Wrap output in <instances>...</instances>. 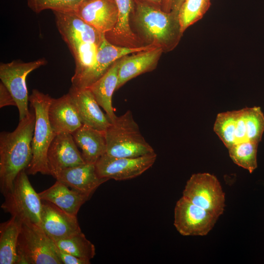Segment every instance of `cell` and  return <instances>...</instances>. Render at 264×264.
I'll return each mask as SVG.
<instances>
[{"label": "cell", "instance_id": "1", "mask_svg": "<svg viewBox=\"0 0 264 264\" xmlns=\"http://www.w3.org/2000/svg\"><path fill=\"white\" fill-rule=\"evenodd\" d=\"M35 121L32 109L26 117L19 120L14 131L0 133V191L3 196L12 189L17 175L32 160Z\"/></svg>", "mask_w": 264, "mask_h": 264}, {"label": "cell", "instance_id": "2", "mask_svg": "<svg viewBox=\"0 0 264 264\" xmlns=\"http://www.w3.org/2000/svg\"><path fill=\"white\" fill-rule=\"evenodd\" d=\"M214 131L227 149L245 141L259 143L264 132V115L259 107L221 112Z\"/></svg>", "mask_w": 264, "mask_h": 264}, {"label": "cell", "instance_id": "3", "mask_svg": "<svg viewBox=\"0 0 264 264\" xmlns=\"http://www.w3.org/2000/svg\"><path fill=\"white\" fill-rule=\"evenodd\" d=\"M52 98L34 89L29 96V102L34 110L36 121L32 142V159L25 170L28 175L37 173L51 175L47 162L49 146L57 134L50 125L48 110Z\"/></svg>", "mask_w": 264, "mask_h": 264}, {"label": "cell", "instance_id": "4", "mask_svg": "<svg viewBox=\"0 0 264 264\" xmlns=\"http://www.w3.org/2000/svg\"><path fill=\"white\" fill-rule=\"evenodd\" d=\"M107 154L117 157H137L154 153L142 135L132 112L127 110L111 123L105 132Z\"/></svg>", "mask_w": 264, "mask_h": 264}, {"label": "cell", "instance_id": "5", "mask_svg": "<svg viewBox=\"0 0 264 264\" xmlns=\"http://www.w3.org/2000/svg\"><path fill=\"white\" fill-rule=\"evenodd\" d=\"M135 21L152 44L161 47L175 46L182 33L177 18L171 12L139 0H133Z\"/></svg>", "mask_w": 264, "mask_h": 264}, {"label": "cell", "instance_id": "6", "mask_svg": "<svg viewBox=\"0 0 264 264\" xmlns=\"http://www.w3.org/2000/svg\"><path fill=\"white\" fill-rule=\"evenodd\" d=\"M55 244L39 225L22 222L17 247L16 264H62Z\"/></svg>", "mask_w": 264, "mask_h": 264}, {"label": "cell", "instance_id": "7", "mask_svg": "<svg viewBox=\"0 0 264 264\" xmlns=\"http://www.w3.org/2000/svg\"><path fill=\"white\" fill-rule=\"evenodd\" d=\"M27 175L25 170L19 173L12 189L4 196V200L1 208L22 222H29L41 226L42 199Z\"/></svg>", "mask_w": 264, "mask_h": 264}, {"label": "cell", "instance_id": "8", "mask_svg": "<svg viewBox=\"0 0 264 264\" xmlns=\"http://www.w3.org/2000/svg\"><path fill=\"white\" fill-rule=\"evenodd\" d=\"M182 196L218 218L223 212L224 193L217 178L210 174L192 175L187 181Z\"/></svg>", "mask_w": 264, "mask_h": 264}, {"label": "cell", "instance_id": "9", "mask_svg": "<svg viewBox=\"0 0 264 264\" xmlns=\"http://www.w3.org/2000/svg\"><path fill=\"white\" fill-rule=\"evenodd\" d=\"M44 58L29 62L14 60L0 65V79L12 95L19 113V120L26 117L30 113L28 109L29 96L26 78L32 71L46 64Z\"/></svg>", "mask_w": 264, "mask_h": 264}, {"label": "cell", "instance_id": "10", "mask_svg": "<svg viewBox=\"0 0 264 264\" xmlns=\"http://www.w3.org/2000/svg\"><path fill=\"white\" fill-rule=\"evenodd\" d=\"M156 157L155 152L137 157H117L105 154L95 166L100 177L124 180L141 175L153 165Z\"/></svg>", "mask_w": 264, "mask_h": 264}, {"label": "cell", "instance_id": "11", "mask_svg": "<svg viewBox=\"0 0 264 264\" xmlns=\"http://www.w3.org/2000/svg\"><path fill=\"white\" fill-rule=\"evenodd\" d=\"M218 218L183 196L175 207L174 225L183 236L206 235Z\"/></svg>", "mask_w": 264, "mask_h": 264}, {"label": "cell", "instance_id": "12", "mask_svg": "<svg viewBox=\"0 0 264 264\" xmlns=\"http://www.w3.org/2000/svg\"><path fill=\"white\" fill-rule=\"evenodd\" d=\"M156 45L151 44L146 46H119L112 44L106 38L105 35L103 34L98 46L95 66L83 78L77 87L74 88L82 89L89 88L100 79L111 66L120 58L131 53L151 49Z\"/></svg>", "mask_w": 264, "mask_h": 264}, {"label": "cell", "instance_id": "13", "mask_svg": "<svg viewBox=\"0 0 264 264\" xmlns=\"http://www.w3.org/2000/svg\"><path fill=\"white\" fill-rule=\"evenodd\" d=\"M58 30L69 48L81 43L99 44L102 36L73 12L53 11Z\"/></svg>", "mask_w": 264, "mask_h": 264}, {"label": "cell", "instance_id": "14", "mask_svg": "<svg viewBox=\"0 0 264 264\" xmlns=\"http://www.w3.org/2000/svg\"><path fill=\"white\" fill-rule=\"evenodd\" d=\"M47 162L51 176L62 170L86 163L71 133L57 134L47 152Z\"/></svg>", "mask_w": 264, "mask_h": 264}, {"label": "cell", "instance_id": "15", "mask_svg": "<svg viewBox=\"0 0 264 264\" xmlns=\"http://www.w3.org/2000/svg\"><path fill=\"white\" fill-rule=\"evenodd\" d=\"M73 12L104 34L113 29L118 19L114 0H85Z\"/></svg>", "mask_w": 264, "mask_h": 264}, {"label": "cell", "instance_id": "16", "mask_svg": "<svg viewBox=\"0 0 264 264\" xmlns=\"http://www.w3.org/2000/svg\"><path fill=\"white\" fill-rule=\"evenodd\" d=\"M45 201L42 206L41 226L52 240L65 238L82 231L77 216Z\"/></svg>", "mask_w": 264, "mask_h": 264}, {"label": "cell", "instance_id": "17", "mask_svg": "<svg viewBox=\"0 0 264 264\" xmlns=\"http://www.w3.org/2000/svg\"><path fill=\"white\" fill-rule=\"evenodd\" d=\"M68 187L89 197L102 184L109 180L97 175L95 164H85L66 168L53 176Z\"/></svg>", "mask_w": 264, "mask_h": 264}, {"label": "cell", "instance_id": "18", "mask_svg": "<svg viewBox=\"0 0 264 264\" xmlns=\"http://www.w3.org/2000/svg\"><path fill=\"white\" fill-rule=\"evenodd\" d=\"M68 92L78 110L83 124L105 132L111 124L89 88L78 89L71 87Z\"/></svg>", "mask_w": 264, "mask_h": 264}, {"label": "cell", "instance_id": "19", "mask_svg": "<svg viewBox=\"0 0 264 264\" xmlns=\"http://www.w3.org/2000/svg\"><path fill=\"white\" fill-rule=\"evenodd\" d=\"M48 115L51 127L57 134L72 133L83 123L69 92L58 98H53Z\"/></svg>", "mask_w": 264, "mask_h": 264}, {"label": "cell", "instance_id": "20", "mask_svg": "<svg viewBox=\"0 0 264 264\" xmlns=\"http://www.w3.org/2000/svg\"><path fill=\"white\" fill-rule=\"evenodd\" d=\"M162 49L156 45L120 60L117 89L131 79L151 69L160 56Z\"/></svg>", "mask_w": 264, "mask_h": 264}, {"label": "cell", "instance_id": "21", "mask_svg": "<svg viewBox=\"0 0 264 264\" xmlns=\"http://www.w3.org/2000/svg\"><path fill=\"white\" fill-rule=\"evenodd\" d=\"M69 188L56 180L53 185L38 194L42 200L52 203L67 213L77 216L81 207L90 197Z\"/></svg>", "mask_w": 264, "mask_h": 264}, {"label": "cell", "instance_id": "22", "mask_svg": "<svg viewBox=\"0 0 264 264\" xmlns=\"http://www.w3.org/2000/svg\"><path fill=\"white\" fill-rule=\"evenodd\" d=\"M71 134L77 147L81 149L82 156L86 163L95 164L106 153L104 132L83 124Z\"/></svg>", "mask_w": 264, "mask_h": 264}, {"label": "cell", "instance_id": "23", "mask_svg": "<svg viewBox=\"0 0 264 264\" xmlns=\"http://www.w3.org/2000/svg\"><path fill=\"white\" fill-rule=\"evenodd\" d=\"M119 60L116 61L107 71L89 88L95 100L112 122L117 117L112 104L113 92L117 89Z\"/></svg>", "mask_w": 264, "mask_h": 264}, {"label": "cell", "instance_id": "24", "mask_svg": "<svg viewBox=\"0 0 264 264\" xmlns=\"http://www.w3.org/2000/svg\"><path fill=\"white\" fill-rule=\"evenodd\" d=\"M118 10L117 23L110 32L105 34L110 42L114 41L118 44L134 45L137 42L136 36L132 31L130 25V17L133 9V0H114Z\"/></svg>", "mask_w": 264, "mask_h": 264}, {"label": "cell", "instance_id": "25", "mask_svg": "<svg viewBox=\"0 0 264 264\" xmlns=\"http://www.w3.org/2000/svg\"><path fill=\"white\" fill-rule=\"evenodd\" d=\"M22 222L15 217L0 224V264H16Z\"/></svg>", "mask_w": 264, "mask_h": 264}, {"label": "cell", "instance_id": "26", "mask_svg": "<svg viewBox=\"0 0 264 264\" xmlns=\"http://www.w3.org/2000/svg\"><path fill=\"white\" fill-rule=\"evenodd\" d=\"M98 46L92 43H81L69 48L75 62L74 74L71 78V87H77L95 66Z\"/></svg>", "mask_w": 264, "mask_h": 264}, {"label": "cell", "instance_id": "27", "mask_svg": "<svg viewBox=\"0 0 264 264\" xmlns=\"http://www.w3.org/2000/svg\"><path fill=\"white\" fill-rule=\"evenodd\" d=\"M53 241L59 248L81 259L90 260L95 255L94 245L82 231Z\"/></svg>", "mask_w": 264, "mask_h": 264}, {"label": "cell", "instance_id": "28", "mask_svg": "<svg viewBox=\"0 0 264 264\" xmlns=\"http://www.w3.org/2000/svg\"><path fill=\"white\" fill-rule=\"evenodd\" d=\"M210 5L211 0H184L177 13L181 33L200 20Z\"/></svg>", "mask_w": 264, "mask_h": 264}, {"label": "cell", "instance_id": "29", "mask_svg": "<svg viewBox=\"0 0 264 264\" xmlns=\"http://www.w3.org/2000/svg\"><path fill=\"white\" fill-rule=\"evenodd\" d=\"M258 145L250 141L233 145L228 148L229 156L235 164L252 173L257 167Z\"/></svg>", "mask_w": 264, "mask_h": 264}, {"label": "cell", "instance_id": "30", "mask_svg": "<svg viewBox=\"0 0 264 264\" xmlns=\"http://www.w3.org/2000/svg\"><path fill=\"white\" fill-rule=\"evenodd\" d=\"M85 0H27L28 6L35 12L50 9L53 11L75 12Z\"/></svg>", "mask_w": 264, "mask_h": 264}, {"label": "cell", "instance_id": "31", "mask_svg": "<svg viewBox=\"0 0 264 264\" xmlns=\"http://www.w3.org/2000/svg\"><path fill=\"white\" fill-rule=\"evenodd\" d=\"M56 254L62 264H89L90 260L81 259L59 248L55 244Z\"/></svg>", "mask_w": 264, "mask_h": 264}, {"label": "cell", "instance_id": "32", "mask_svg": "<svg viewBox=\"0 0 264 264\" xmlns=\"http://www.w3.org/2000/svg\"><path fill=\"white\" fill-rule=\"evenodd\" d=\"M14 106L17 104L12 95L6 87L0 82V108L5 106Z\"/></svg>", "mask_w": 264, "mask_h": 264}, {"label": "cell", "instance_id": "33", "mask_svg": "<svg viewBox=\"0 0 264 264\" xmlns=\"http://www.w3.org/2000/svg\"><path fill=\"white\" fill-rule=\"evenodd\" d=\"M184 0H173L171 13L177 17V13L179 9Z\"/></svg>", "mask_w": 264, "mask_h": 264}, {"label": "cell", "instance_id": "34", "mask_svg": "<svg viewBox=\"0 0 264 264\" xmlns=\"http://www.w3.org/2000/svg\"><path fill=\"white\" fill-rule=\"evenodd\" d=\"M154 6L162 8L164 0H139ZM162 9V8H161Z\"/></svg>", "mask_w": 264, "mask_h": 264}, {"label": "cell", "instance_id": "35", "mask_svg": "<svg viewBox=\"0 0 264 264\" xmlns=\"http://www.w3.org/2000/svg\"><path fill=\"white\" fill-rule=\"evenodd\" d=\"M173 0H164L162 6V9L167 13H170L171 10Z\"/></svg>", "mask_w": 264, "mask_h": 264}]
</instances>
